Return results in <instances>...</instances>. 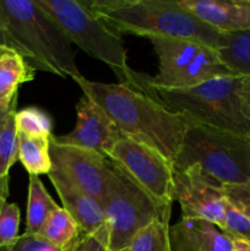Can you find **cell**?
<instances>
[{"mask_svg":"<svg viewBox=\"0 0 250 251\" xmlns=\"http://www.w3.org/2000/svg\"><path fill=\"white\" fill-rule=\"evenodd\" d=\"M16 110H12L0 130V176H9L10 168L19 159V137L15 123Z\"/></svg>","mask_w":250,"mask_h":251,"instance_id":"cb8c5ba5","label":"cell"},{"mask_svg":"<svg viewBox=\"0 0 250 251\" xmlns=\"http://www.w3.org/2000/svg\"><path fill=\"white\" fill-rule=\"evenodd\" d=\"M17 132L33 137H51L53 122L46 112L36 107L16 110L15 114Z\"/></svg>","mask_w":250,"mask_h":251,"instance_id":"603a6c76","label":"cell"},{"mask_svg":"<svg viewBox=\"0 0 250 251\" xmlns=\"http://www.w3.org/2000/svg\"><path fill=\"white\" fill-rule=\"evenodd\" d=\"M228 76H238L223 63L217 49L202 46L195 58L175 77L169 80L162 88H189L208 81Z\"/></svg>","mask_w":250,"mask_h":251,"instance_id":"2e32d148","label":"cell"},{"mask_svg":"<svg viewBox=\"0 0 250 251\" xmlns=\"http://www.w3.org/2000/svg\"><path fill=\"white\" fill-rule=\"evenodd\" d=\"M90 98L112 119L122 136L144 144L166 157L172 164L183 144L188 123L157 104L140 91L123 83L73 78Z\"/></svg>","mask_w":250,"mask_h":251,"instance_id":"6da1fadb","label":"cell"},{"mask_svg":"<svg viewBox=\"0 0 250 251\" xmlns=\"http://www.w3.org/2000/svg\"><path fill=\"white\" fill-rule=\"evenodd\" d=\"M169 221L154 220L141 228L123 251H172Z\"/></svg>","mask_w":250,"mask_h":251,"instance_id":"7402d4cb","label":"cell"},{"mask_svg":"<svg viewBox=\"0 0 250 251\" xmlns=\"http://www.w3.org/2000/svg\"><path fill=\"white\" fill-rule=\"evenodd\" d=\"M51 199L38 176H29L28 199H27L26 234L37 235L49 216L59 208Z\"/></svg>","mask_w":250,"mask_h":251,"instance_id":"d6986e66","label":"cell"},{"mask_svg":"<svg viewBox=\"0 0 250 251\" xmlns=\"http://www.w3.org/2000/svg\"><path fill=\"white\" fill-rule=\"evenodd\" d=\"M158 58V73L154 76L146 75L147 81L156 87H163L169 80L175 77L195 58L205 44L176 37H151L149 38Z\"/></svg>","mask_w":250,"mask_h":251,"instance_id":"9a60e30c","label":"cell"},{"mask_svg":"<svg viewBox=\"0 0 250 251\" xmlns=\"http://www.w3.org/2000/svg\"><path fill=\"white\" fill-rule=\"evenodd\" d=\"M6 46L34 69L60 77H80L73 43L36 0H0Z\"/></svg>","mask_w":250,"mask_h":251,"instance_id":"3957f363","label":"cell"},{"mask_svg":"<svg viewBox=\"0 0 250 251\" xmlns=\"http://www.w3.org/2000/svg\"><path fill=\"white\" fill-rule=\"evenodd\" d=\"M9 196V176H0V208L5 202H7Z\"/></svg>","mask_w":250,"mask_h":251,"instance_id":"4dcf8cb0","label":"cell"},{"mask_svg":"<svg viewBox=\"0 0 250 251\" xmlns=\"http://www.w3.org/2000/svg\"><path fill=\"white\" fill-rule=\"evenodd\" d=\"M49 151L54 169L104 205L120 176L109 158L91 150L56 144L51 137Z\"/></svg>","mask_w":250,"mask_h":251,"instance_id":"9c48e42d","label":"cell"},{"mask_svg":"<svg viewBox=\"0 0 250 251\" xmlns=\"http://www.w3.org/2000/svg\"><path fill=\"white\" fill-rule=\"evenodd\" d=\"M174 201L180 205L181 217L205 220L222 227L227 206L222 185L198 166L174 169Z\"/></svg>","mask_w":250,"mask_h":251,"instance_id":"30bf717a","label":"cell"},{"mask_svg":"<svg viewBox=\"0 0 250 251\" xmlns=\"http://www.w3.org/2000/svg\"><path fill=\"white\" fill-rule=\"evenodd\" d=\"M233 251H250V243L244 240H232Z\"/></svg>","mask_w":250,"mask_h":251,"instance_id":"d6a6232c","label":"cell"},{"mask_svg":"<svg viewBox=\"0 0 250 251\" xmlns=\"http://www.w3.org/2000/svg\"><path fill=\"white\" fill-rule=\"evenodd\" d=\"M102 208L109 228L108 251L125 250L141 228L154 220L169 221L171 218V213L157 206L122 172Z\"/></svg>","mask_w":250,"mask_h":251,"instance_id":"ba28073f","label":"cell"},{"mask_svg":"<svg viewBox=\"0 0 250 251\" xmlns=\"http://www.w3.org/2000/svg\"><path fill=\"white\" fill-rule=\"evenodd\" d=\"M37 235L61 251H73L82 232L68 211L59 207L49 216Z\"/></svg>","mask_w":250,"mask_h":251,"instance_id":"ac0fdd59","label":"cell"},{"mask_svg":"<svg viewBox=\"0 0 250 251\" xmlns=\"http://www.w3.org/2000/svg\"><path fill=\"white\" fill-rule=\"evenodd\" d=\"M109 228L107 222L92 234H82L73 251H108Z\"/></svg>","mask_w":250,"mask_h":251,"instance_id":"4316f807","label":"cell"},{"mask_svg":"<svg viewBox=\"0 0 250 251\" xmlns=\"http://www.w3.org/2000/svg\"><path fill=\"white\" fill-rule=\"evenodd\" d=\"M20 217L16 203L5 202L0 208V250L9 249L19 239Z\"/></svg>","mask_w":250,"mask_h":251,"instance_id":"d4e9b609","label":"cell"},{"mask_svg":"<svg viewBox=\"0 0 250 251\" xmlns=\"http://www.w3.org/2000/svg\"><path fill=\"white\" fill-rule=\"evenodd\" d=\"M172 251H233L232 240L213 223L181 217L169 232Z\"/></svg>","mask_w":250,"mask_h":251,"instance_id":"5bb4252c","label":"cell"},{"mask_svg":"<svg viewBox=\"0 0 250 251\" xmlns=\"http://www.w3.org/2000/svg\"><path fill=\"white\" fill-rule=\"evenodd\" d=\"M6 46V37H5L4 29H2L1 25H0V46Z\"/></svg>","mask_w":250,"mask_h":251,"instance_id":"836d02e7","label":"cell"},{"mask_svg":"<svg viewBox=\"0 0 250 251\" xmlns=\"http://www.w3.org/2000/svg\"><path fill=\"white\" fill-rule=\"evenodd\" d=\"M36 1L61 27L71 43L92 58L107 64L117 77L129 68L122 34L91 7L90 0Z\"/></svg>","mask_w":250,"mask_h":251,"instance_id":"8992f818","label":"cell"},{"mask_svg":"<svg viewBox=\"0 0 250 251\" xmlns=\"http://www.w3.org/2000/svg\"><path fill=\"white\" fill-rule=\"evenodd\" d=\"M119 83L130 86L151 98L188 124L205 125L250 137V123L240 108L242 76H228L189 88H162L151 85L144 73L129 68Z\"/></svg>","mask_w":250,"mask_h":251,"instance_id":"7a4b0ae2","label":"cell"},{"mask_svg":"<svg viewBox=\"0 0 250 251\" xmlns=\"http://www.w3.org/2000/svg\"><path fill=\"white\" fill-rule=\"evenodd\" d=\"M179 2L220 33L250 29V0H179Z\"/></svg>","mask_w":250,"mask_h":251,"instance_id":"4fadbf2b","label":"cell"},{"mask_svg":"<svg viewBox=\"0 0 250 251\" xmlns=\"http://www.w3.org/2000/svg\"><path fill=\"white\" fill-rule=\"evenodd\" d=\"M48 176L58 193L63 208L75 220L82 234H92L104 225L105 216L102 205L96 199L81 190L53 167Z\"/></svg>","mask_w":250,"mask_h":251,"instance_id":"7c38bea8","label":"cell"},{"mask_svg":"<svg viewBox=\"0 0 250 251\" xmlns=\"http://www.w3.org/2000/svg\"><path fill=\"white\" fill-rule=\"evenodd\" d=\"M19 159L29 176H42L51 171L50 137H33L17 132Z\"/></svg>","mask_w":250,"mask_h":251,"instance_id":"44dd1931","label":"cell"},{"mask_svg":"<svg viewBox=\"0 0 250 251\" xmlns=\"http://www.w3.org/2000/svg\"><path fill=\"white\" fill-rule=\"evenodd\" d=\"M34 70L24 56L9 46H0V110L11 108L22 83L34 78Z\"/></svg>","mask_w":250,"mask_h":251,"instance_id":"e0dca14e","label":"cell"},{"mask_svg":"<svg viewBox=\"0 0 250 251\" xmlns=\"http://www.w3.org/2000/svg\"><path fill=\"white\" fill-rule=\"evenodd\" d=\"M107 158L157 206L171 213L174 202V168L166 157L146 145L122 136L108 151Z\"/></svg>","mask_w":250,"mask_h":251,"instance_id":"52a82bcc","label":"cell"},{"mask_svg":"<svg viewBox=\"0 0 250 251\" xmlns=\"http://www.w3.org/2000/svg\"><path fill=\"white\" fill-rule=\"evenodd\" d=\"M91 7L119 34L176 37L218 49L221 33L189 12L179 0H90Z\"/></svg>","mask_w":250,"mask_h":251,"instance_id":"277c9868","label":"cell"},{"mask_svg":"<svg viewBox=\"0 0 250 251\" xmlns=\"http://www.w3.org/2000/svg\"><path fill=\"white\" fill-rule=\"evenodd\" d=\"M218 53L238 76H250V29L221 33Z\"/></svg>","mask_w":250,"mask_h":251,"instance_id":"ffe728a7","label":"cell"},{"mask_svg":"<svg viewBox=\"0 0 250 251\" xmlns=\"http://www.w3.org/2000/svg\"><path fill=\"white\" fill-rule=\"evenodd\" d=\"M239 100L243 114L250 123V76H242L239 86Z\"/></svg>","mask_w":250,"mask_h":251,"instance_id":"f546056e","label":"cell"},{"mask_svg":"<svg viewBox=\"0 0 250 251\" xmlns=\"http://www.w3.org/2000/svg\"><path fill=\"white\" fill-rule=\"evenodd\" d=\"M220 229L230 240H244L250 243V220L228 200L225 221Z\"/></svg>","mask_w":250,"mask_h":251,"instance_id":"484cf974","label":"cell"},{"mask_svg":"<svg viewBox=\"0 0 250 251\" xmlns=\"http://www.w3.org/2000/svg\"><path fill=\"white\" fill-rule=\"evenodd\" d=\"M222 191L225 199L250 220V183L222 185Z\"/></svg>","mask_w":250,"mask_h":251,"instance_id":"83f0119b","label":"cell"},{"mask_svg":"<svg viewBox=\"0 0 250 251\" xmlns=\"http://www.w3.org/2000/svg\"><path fill=\"white\" fill-rule=\"evenodd\" d=\"M193 166L221 185L250 183V137L188 124L173 168L183 171Z\"/></svg>","mask_w":250,"mask_h":251,"instance_id":"5b68a950","label":"cell"},{"mask_svg":"<svg viewBox=\"0 0 250 251\" xmlns=\"http://www.w3.org/2000/svg\"><path fill=\"white\" fill-rule=\"evenodd\" d=\"M0 251H61L47 240L42 239L38 235H31L24 233L20 235L17 242L11 248Z\"/></svg>","mask_w":250,"mask_h":251,"instance_id":"f1b7e54d","label":"cell"},{"mask_svg":"<svg viewBox=\"0 0 250 251\" xmlns=\"http://www.w3.org/2000/svg\"><path fill=\"white\" fill-rule=\"evenodd\" d=\"M17 108V100H15L14 104L11 105V108L7 110H0V130L2 129V126H4V124L6 123L7 118H9V115L11 114L12 110H15Z\"/></svg>","mask_w":250,"mask_h":251,"instance_id":"1f68e13d","label":"cell"},{"mask_svg":"<svg viewBox=\"0 0 250 251\" xmlns=\"http://www.w3.org/2000/svg\"><path fill=\"white\" fill-rule=\"evenodd\" d=\"M76 125L69 134L51 136L56 144L91 150L107 157L108 151L122 137L109 117L93 100L82 96L76 103Z\"/></svg>","mask_w":250,"mask_h":251,"instance_id":"8fae6325","label":"cell"}]
</instances>
